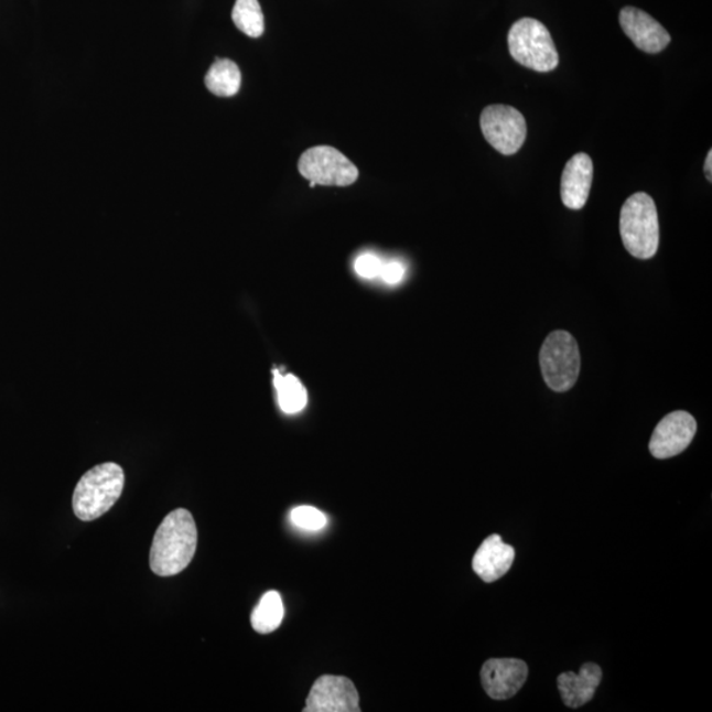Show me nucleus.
I'll list each match as a JSON object with an SVG mask.
<instances>
[{"label": "nucleus", "instance_id": "obj_16", "mask_svg": "<svg viewBox=\"0 0 712 712\" xmlns=\"http://www.w3.org/2000/svg\"><path fill=\"white\" fill-rule=\"evenodd\" d=\"M285 615L284 603L278 591H268L261 597L251 615L252 628L259 634H272L283 623Z\"/></svg>", "mask_w": 712, "mask_h": 712}, {"label": "nucleus", "instance_id": "obj_14", "mask_svg": "<svg viewBox=\"0 0 712 712\" xmlns=\"http://www.w3.org/2000/svg\"><path fill=\"white\" fill-rule=\"evenodd\" d=\"M603 671L600 665L586 662L580 673L565 671L557 678L563 703L568 708L578 709L593 700L595 691L602 682Z\"/></svg>", "mask_w": 712, "mask_h": 712}, {"label": "nucleus", "instance_id": "obj_18", "mask_svg": "<svg viewBox=\"0 0 712 712\" xmlns=\"http://www.w3.org/2000/svg\"><path fill=\"white\" fill-rule=\"evenodd\" d=\"M233 22L247 36L257 39L265 33V15L258 0H237Z\"/></svg>", "mask_w": 712, "mask_h": 712}, {"label": "nucleus", "instance_id": "obj_19", "mask_svg": "<svg viewBox=\"0 0 712 712\" xmlns=\"http://www.w3.org/2000/svg\"><path fill=\"white\" fill-rule=\"evenodd\" d=\"M291 521L294 527L306 530V532H317V530L324 529L327 524L326 516L320 509L311 506L294 508L291 513Z\"/></svg>", "mask_w": 712, "mask_h": 712}, {"label": "nucleus", "instance_id": "obj_20", "mask_svg": "<svg viewBox=\"0 0 712 712\" xmlns=\"http://www.w3.org/2000/svg\"><path fill=\"white\" fill-rule=\"evenodd\" d=\"M381 260L373 253L362 255L355 261V271L365 279L378 278L381 271Z\"/></svg>", "mask_w": 712, "mask_h": 712}, {"label": "nucleus", "instance_id": "obj_5", "mask_svg": "<svg viewBox=\"0 0 712 712\" xmlns=\"http://www.w3.org/2000/svg\"><path fill=\"white\" fill-rule=\"evenodd\" d=\"M540 365L547 386L554 392H568L581 373V353L568 332L550 333L540 352Z\"/></svg>", "mask_w": 712, "mask_h": 712}, {"label": "nucleus", "instance_id": "obj_12", "mask_svg": "<svg viewBox=\"0 0 712 712\" xmlns=\"http://www.w3.org/2000/svg\"><path fill=\"white\" fill-rule=\"evenodd\" d=\"M593 174V160L587 153H576L568 161L561 179V198L568 209L581 211L586 205Z\"/></svg>", "mask_w": 712, "mask_h": 712}, {"label": "nucleus", "instance_id": "obj_3", "mask_svg": "<svg viewBox=\"0 0 712 712\" xmlns=\"http://www.w3.org/2000/svg\"><path fill=\"white\" fill-rule=\"evenodd\" d=\"M621 235L624 247L633 257L648 260L660 245V225L654 198L647 193H635L621 212Z\"/></svg>", "mask_w": 712, "mask_h": 712}, {"label": "nucleus", "instance_id": "obj_15", "mask_svg": "<svg viewBox=\"0 0 712 712\" xmlns=\"http://www.w3.org/2000/svg\"><path fill=\"white\" fill-rule=\"evenodd\" d=\"M205 85L214 96L234 97L241 85V73L238 65L227 58L215 60L205 77Z\"/></svg>", "mask_w": 712, "mask_h": 712}, {"label": "nucleus", "instance_id": "obj_8", "mask_svg": "<svg viewBox=\"0 0 712 712\" xmlns=\"http://www.w3.org/2000/svg\"><path fill=\"white\" fill-rule=\"evenodd\" d=\"M305 712H360L359 693L352 680L321 676L308 695Z\"/></svg>", "mask_w": 712, "mask_h": 712}, {"label": "nucleus", "instance_id": "obj_4", "mask_svg": "<svg viewBox=\"0 0 712 712\" xmlns=\"http://www.w3.org/2000/svg\"><path fill=\"white\" fill-rule=\"evenodd\" d=\"M508 46L515 62L528 69L548 73L560 64L552 35L539 20H517L508 33Z\"/></svg>", "mask_w": 712, "mask_h": 712}, {"label": "nucleus", "instance_id": "obj_17", "mask_svg": "<svg viewBox=\"0 0 712 712\" xmlns=\"http://www.w3.org/2000/svg\"><path fill=\"white\" fill-rule=\"evenodd\" d=\"M273 385L278 391L281 411L288 414L299 413L306 407L308 393L301 381L293 375H281L273 371Z\"/></svg>", "mask_w": 712, "mask_h": 712}, {"label": "nucleus", "instance_id": "obj_9", "mask_svg": "<svg viewBox=\"0 0 712 712\" xmlns=\"http://www.w3.org/2000/svg\"><path fill=\"white\" fill-rule=\"evenodd\" d=\"M697 421L688 412L676 411L658 422L649 442L650 454L657 460L673 459L694 440Z\"/></svg>", "mask_w": 712, "mask_h": 712}, {"label": "nucleus", "instance_id": "obj_22", "mask_svg": "<svg viewBox=\"0 0 712 712\" xmlns=\"http://www.w3.org/2000/svg\"><path fill=\"white\" fill-rule=\"evenodd\" d=\"M704 173L709 181H712V151H709L706 163H704Z\"/></svg>", "mask_w": 712, "mask_h": 712}, {"label": "nucleus", "instance_id": "obj_10", "mask_svg": "<svg viewBox=\"0 0 712 712\" xmlns=\"http://www.w3.org/2000/svg\"><path fill=\"white\" fill-rule=\"evenodd\" d=\"M528 665L519 658H492L481 671L483 689L495 701L515 697L528 680Z\"/></svg>", "mask_w": 712, "mask_h": 712}, {"label": "nucleus", "instance_id": "obj_11", "mask_svg": "<svg viewBox=\"0 0 712 712\" xmlns=\"http://www.w3.org/2000/svg\"><path fill=\"white\" fill-rule=\"evenodd\" d=\"M621 25L637 48L650 55L662 52L671 40L669 32L655 18L635 7H624Z\"/></svg>", "mask_w": 712, "mask_h": 712}, {"label": "nucleus", "instance_id": "obj_2", "mask_svg": "<svg viewBox=\"0 0 712 712\" xmlns=\"http://www.w3.org/2000/svg\"><path fill=\"white\" fill-rule=\"evenodd\" d=\"M125 488L123 468L114 462L93 467L79 479L73 495L74 514L83 521L109 513Z\"/></svg>", "mask_w": 712, "mask_h": 712}, {"label": "nucleus", "instance_id": "obj_21", "mask_svg": "<svg viewBox=\"0 0 712 712\" xmlns=\"http://www.w3.org/2000/svg\"><path fill=\"white\" fill-rule=\"evenodd\" d=\"M406 268L398 261L392 263L382 265L379 277L388 284H398L404 278Z\"/></svg>", "mask_w": 712, "mask_h": 712}, {"label": "nucleus", "instance_id": "obj_13", "mask_svg": "<svg viewBox=\"0 0 712 712\" xmlns=\"http://www.w3.org/2000/svg\"><path fill=\"white\" fill-rule=\"evenodd\" d=\"M514 547L504 543L499 535L487 537L473 559V569L483 581L492 583L506 575L514 565Z\"/></svg>", "mask_w": 712, "mask_h": 712}, {"label": "nucleus", "instance_id": "obj_1", "mask_svg": "<svg viewBox=\"0 0 712 712\" xmlns=\"http://www.w3.org/2000/svg\"><path fill=\"white\" fill-rule=\"evenodd\" d=\"M198 533L190 510H173L160 524L151 548V569L160 576H173L190 567L196 554Z\"/></svg>", "mask_w": 712, "mask_h": 712}, {"label": "nucleus", "instance_id": "obj_6", "mask_svg": "<svg viewBox=\"0 0 712 712\" xmlns=\"http://www.w3.org/2000/svg\"><path fill=\"white\" fill-rule=\"evenodd\" d=\"M301 176L311 181V187L350 186L359 179V171L344 153L333 147L319 145L301 154Z\"/></svg>", "mask_w": 712, "mask_h": 712}, {"label": "nucleus", "instance_id": "obj_7", "mask_svg": "<svg viewBox=\"0 0 712 712\" xmlns=\"http://www.w3.org/2000/svg\"><path fill=\"white\" fill-rule=\"evenodd\" d=\"M483 137L506 157L520 151L527 139V122L522 114L507 105L486 107L481 116Z\"/></svg>", "mask_w": 712, "mask_h": 712}]
</instances>
